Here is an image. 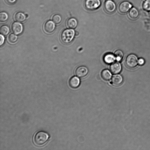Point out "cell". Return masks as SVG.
I'll return each instance as SVG.
<instances>
[{
  "mask_svg": "<svg viewBox=\"0 0 150 150\" xmlns=\"http://www.w3.org/2000/svg\"><path fill=\"white\" fill-rule=\"evenodd\" d=\"M102 78L104 80L107 81L110 80L111 78L112 74L108 69H105L103 70L101 74Z\"/></svg>",
  "mask_w": 150,
  "mask_h": 150,
  "instance_id": "2e32d148",
  "label": "cell"
},
{
  "mask_svg": "<svg viewBox=\"0 0 150 150\" xmlns=\"http://www.w3.org/2000/svg\"><path fill=\"white\" fill-rule=\"evenodd\" d=\"M138 64L140 65H142L145 63V61L144 59L142 58H140L138 60Z\"/></svg>",
  "mask_w": 150,
  "mask_h": 150,
  "instance_id": "cb8c5ba5",
  "label": "cell"
},
{
  "mask_svg": "<svg viewBox=\"0 0 150 150\" xmlns=\"http://www.w3.org/2000/svg\"><path fill=\"white\" fill-rule=\"evenodd\" d=\"M88 72L87 68L84 66L78 67L76 70L75 74L78 77H83L86 76Z\"/></svg>",
  "mask_w": 150,
  "mask_h": 150,
  "instance_id": "52a82bcc",
  "label": "cell"
},
{
  "mask_svg": "<svg viewBox=\"0 0 150 150\" xmlns=\"http://www.w3.org/2000/svg\"><path fill=\"white\" fill-rule=\"evenodd\" d=\"M17 39V37L16 35L11 33L10 34L8 37V41L11 43H14L15 42Z\"/></svg>",
  "mask_w": 150,
  "mask_h": 150,
  "instance_id": "44dd1931",
  "label": "cell"
},
{
  "mask_svg": "<svg viewBox=\"0 0 150 150\" xmlns=\"http://www.w3.org/2000/svg\"><path fill=\"white\" fill-rule=\"evenodd\" d=\"M8 18L7 14L4 12H1L0 13V21L1 22H3L6 21Z\"/></svg>",
  "mask_w": 150,
  "mask_h": 150,
  "instance_id": "603a6c76",
  "label": "cell"
},
{
  "mask_svg": "<svg viewBox=\"0 0 150 150\" xmlns=\"http://www.w3.org/2000/svg\"><path fill=\"white\" fill-rule=\"evenodd\" d=\"M11 28L13 32L16 35L21 33L23 29L22 24L17 22H14L12 23Z\"/></svg>",
  "mask_w": 150,
  "mask_h": 150,
  "instance_id": "9c48e42d",
  "label": "cell"
},
{
  "mask_svg": "<svg viewBox=\"0 0 150 150\" xmlns=\"http://www.w3.org/2000/svg\"><path fill=\"white\" fill-rule=\"evenodd\" d=\"M114 55L116 59L118 61H120L122 60L123 58V54L121 50H118L115 52Z\"/></svg>",
  "mask_w": 150,
  "mask_h": 150,
  "instance_id": "ac0fdd59",
  "label": "cell"
},
{
  "mask_svg": "<svg viewBox=\"0 0 150 150\" xmlns=\"http://www.w3.org/2000/svg\"><path fill=\"white\" fill-rule=\"evenodd\" d=\"M116 59L114 55L112 53H108L105 54L103 57V60L105 63L108 64L113 62Z\"/></svg>",
  "mask_w": 150,
  "mask_h": 150,
  "instance_id": "7c38bea8",
  "label": "cell"
},
{
  "mask_svg": "<svg viewBox=\"0 0 150 150\" xmlns=\"http://www.w3.org/2000/svg\"><path fill=\"white\" fill-rule=\"evenodd\" d=\"M49 137V135L47 133L42 131H40L35 135L33 138V142L37 146H42L46 143Z\"/></svg>",
  "mask_w": 150,
  "mask_h": 150,
  "instance_id": "6da1fadb",
  "label": "cell"
},
{
  "mask_svg": "<svg viewBox=\"0 0 150 150\" xmlns=\"http://www.w3.org/2000/svg\"><path fill=\"white\" fill-rule=\"evenodd\" d=\"M6 1L8 4H13L14 3L16 0H6Z\"/></svg>",
  "mask_w": 150,
  "mask_h": 150,
  "instance_id": "484cf974",
  "label": "cell"
},
{
  "mask_svg": "<svg viewBox=\"0 0 150 150\" xmlns=\"http://www.w3.org/2000/svg\"><path fill=\"white\" fill-rule=\"evenodd\" d=\"M121 65L118 62L112 63L110 66V71L114 74H117L119 73L121 71Z\"/></svg>",
  "mask_w": 150,
  "mask_h": 150,
  "instance_id": "ba28073f",
  "label": "cell"
},
{
  "mask_svg": "<svg viewBox=\"0 0 150 150\" xmlns=\"http://www.w3.org/2000/svg\"><path fill=\"white\" fill-rule=\"evenodd\" d=\"M67 25L68 27L70 28H75L77 26V21L74 18H71L67 20Z\"/></svg>",
  "mask_w": 150,
  "mask_h": 150,
  "instance_id": "9a60e30c",
  "label": "cell"
},
{
  "mask_svg": "<svg viewBox=\"0 0 150 150\" xmlns=\"http://www.w3.org/2000/svg\"><path fill=\"white\" fill-rule=\"evenodd\" d=\"M0 38L1 39L0 42V45H1L3 44L4 42V38L3 35H0Z\"/></svg>",
  "mask_w": 150,
  "mask_h": 150,
  "instance_id": "d4e9b609",
  "label": "cell"
},
{
  "mask_svg": "<svg viewBox=\"0 0 150 150\" xmlns=\"http://www.w3.org/2000/svg\"><path fill=\"white\" fill-rule=\"evenodd\" d=\"M101 4L100 0H85L84 6L88 10L93 11L98 8Z\"/></svg>",
  "mask_w": 150,
  "mask_h": 150,
  "instance_id": "277c9868",
  "label": "cell"
},
{
  "mask_svg": "<svg viewBox=\"0 0 150 150\" xmlns=\"http://www.w3.org/2000/svg\"><path fill=\"white\" fill-rule=\"evenodd\" d=\"M69 84L71 87L73 88L78 87L80 84V80L77 77L74 76L70 79Z\"/></svg>",
  "mask_w": 150,
  "mask_h": 150,
  "instance_id": "30bf717a",
  "label": "cell"
},
{
  "mask_svg": "<svg viewBox=\"0 0 150 150\" xmlns=\"http://www.w3.org/2000/svg\"><path fill=\"white\" fill-rule=\"evenodd\" d=\"M55 25L52 21H48L46 22L44 25V29L47 33H51L54 30Z\"/></svg>",
  "mask_w": 150,
  "mask_h": 150,
  "instance_id": "8fae6325",
  "label": "cell"
},
{
  "mask_svg": "<svg viewBox=\"0 0 150 150\" xmlns=\"http://www.w3.org/2000/svg\"><path fill=\"white\" fill-rule=\"evenodd\" d=\"M143 7L145 11H150V0H145L143 4Z\"/></svg>",
  "mask_w": 150,
  "mask_h": 150,
  "instance_id": "ffe728a7",
  "label": "cell"
},
{
  "mask_svg": "<svg viewBox=\"0 0 150 150\" xmlns=\"http://www.w3.org/2000/svg\"><path fill=\"white\" fill-rule=\"evenodd\" d=\"M123 81L122 76L120 74L114 75L112 78V82L114 85L118 86L120 85Z\"/></svg>",
  "mask_w": 150,
  "mask_h": 150,
  "instance_id": "4fadbf2b",
  "label": "cell"
},
{
  "mask_svg": "<svg viewBox=\"0 0 150 150\" xmlns=\"http://www.w3.org/2000/svg\"><path fill=\"white\" fill-rule=\"evenodd\" d=\"M132 5L127 1H124L119 5L118 9L119 12L125 13L128 12L132 8Z\"/></svg>",
  "mask_w": 150,
  "mask_h": 150,
  "instance_id": "5b68a950",
  "label": "cell"
},
{
  "mask_svg": "<svg viewBox=\"0 0 150 150\" xmlns=\"http://www.w3.org/2000/svg\"><path fill=\"white\" fill-rule=\"evenodd\" d=\"M104 8L107 13H111L115 10L116 5L111 0H107L104 4Z\"/></svg>",
  "mask_w": 150,
  "mask_h": 150,
  "instance_id": "8992f818",
  "label": "cell"
},
{
  "mask_svg": "<svg viewBox=\"0 0 150 150\" xmlns=\"http://www.w3.org/2000/svg\"><path fill=\"white\" fill-rule=\"evenodd\" d=\"M138 62L137 57L133 54H130L128 55L125 60L126 65L128 67L130 68L135 67L138 63Z\"/></svg>",
  "mask_w": 150,
  "mask_h": 150,
  "instance_id": "3957f363",
  "label": "cell"
},
{
  "mask_svg": "<svg viewBox=\"0 0 150 150\" xmlns=\"http://www.w3.org/2000/svg\"><path fill=\"white\" fill-rule=\"evenodd\" d=\"M25 16L21 12H18L16 13L14 16L15 20L18 22H21L25 19Z\"/></svg>",
  "mask_w": 150,
  "mask_h": 150,
  "instance_id": "e0dca14e",
  "label": "cell"
},
{
  "mask_svg": "<svg viewBox=\"0 0 150 150\" xmlns=\"http://www.w3.org/2000/svg\"><path fill=\"white\" fill-rule=\"evenodd\" d=\"M75 33V32L73 29L65 30L61 34V39L62 41L65 44L70 43L73 40Z\"/></svg>",
  "mask_w": 150,
  "mask_h": 150,
  "instance_id": "7a4b0ae2",
  "label": "cell"
},
{
  "mask_svg": "<svg viewBox=\"0 0 150 150\" xmlns=\"http://www.w3.org/2000/svg\"><path fill=\"white\" fill-rule=\"evenodd\" d=\"M52 20L54 23L58 24L61 22V18L59 15L56 14L52 16Z\"/></svg>",
  "mask_w": 150,
  "mask_h": 150,
  "instance_id": "7402d4cb",
  "label": "cell"
},
{
  "mask_svg": "<svg viewBox=\"0 0 150 150\" xmlns=\"http://www.w3.org/2000/svg\"><path fill=\"white\" fill-rule=\"evenodd\" d=\"M9 29L8 27L6 25L2 26L0 29L1 33L4 35H7L9 33Z\"/></svg>",
  "mask_w": 150,
  "mask_h": 150,
  "instance_id": "d6986e66",
  "label": "cell"
},
{
  "mask_svg": "<svg viewBox=\"0 0 150 150\" xmlns=\"http://www.w3.org/2000/svg\"><path fill=\"white\" fill-rule=\"evenodd\" d=\"M128 15L132 19H136L138 17L139 12L138 10L135 7H132L129 11Z\"/></svg>",
  "mask_w": 150,
  "mask_h": 150,
  "instance_id": "5bb4252c",
  "label": "cell"
},
{
  "mask_svg": "<svg viewBox=\"0 0 150 150\" xmlns=\"http://www.w3.org/2000/svg\"><path fill=\"white\" fill-rule=\"evenodd\" d=\"M79 33L77 32H76L75 33V35H78Z\"/></svg>",
  "mask_w": 150,
  "mask_h": 150,
  "instance_id": "4316f807",
  "label": "cell"
}]
</instances>
